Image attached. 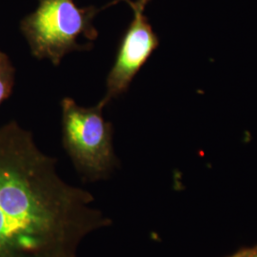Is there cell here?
Listing matches in <instances>:
<instances>
[{"instance_id": "cell-1", "label": "cell", "mask_w": 257, "mask_h": 257, "mask_svg": "<svg viewBox=\"0 0 257 257\" xmlns=\"http://www.w3.org/2000/svg\"><path fill=\"white\" fill-rule=\"evenodd\" d=\"M94 200L59 176L31 132L0 128V257H78L83 240L112 223Z\"/></svg>"}, {"instance_id": "cell-2", "label": "cell", "mask_w": 257, "mask_h": 257, "mask_svg": "<svg viewBox=\"0 0 257 257\" xmlns=\"http://www.w3.org/2000/svg\"><path fill=\"white\" fill-rule=\"evenodd\" d=\"M121 0H113L104 7L80 8L74 0H38L37 9L20 22L31 53L37 59H49L55 66L74 51H89L92 45H80L77 37L84 36L91 42L98 37L92 20L102 10Z\"/></svg>"}, {"instance_id": "cell-3", "label": "cell", "mask_w": 257, "mask_h": 257, "mask_svg": "<svg viewBox=\"0 0 257 257\" xmlns=\"http://www.w3.org/2000/svg\"><path fill=\"white\" fill-rule=\"evenodd\" d=\"M62 142L78 174L89 182L107 179L118 166L112 135L113 128L106 122L98 103L84 108L73 98L61 101Z\"/></svg>"}, {"instance_id": "cell-4", "label": "cell", "mask_w": 257, "mask_h": 257, "mask_svg": "<svg viewBox=\"0 0 257 257\" xmlns=\"http://www.w3.org/2000/svg\"><path fill=\"white\" fill-rule=\"evenodd\" d=\"M121 1L132 8L134 19L121 39L114 64L107 77V92L98 102L102 107L127 92L136 74L159 46V38L145 16V8L151 0Z\"/></svg>"}, {"instance_id": "cell-5", "label": "cell", "mask_w": 257, "mask_h": 257, "mask_svg": "<svg viewBox=\"0 0 257 257\" xmlns=\"http://www.w3.org/2000/svg\"><path fill=\"white\" fill-rule=\"evenodd\" d=\"M16 69L9 56L0 51V104L13 92Z\"/></svg>"}, {"instance_id": "cell-6", "label": "cell", "mask_w": 257, "mask_h": 257, "mask_svg": "<svg viewBox=\"0 0 257 257\" xmlns=\"http://www.w3.org/2000/svg\"><path fill=\"white\" fill-rule=\"evenodd\" d=\"M257 251V245L250 248H241L229 257H251Z\"/></svg>"}, {"instance_id": "cell-7", "label": "cell", "mask_w": 257, "mask_h": 257, "mask_svg": "<svg viewBox=\"0 0 257 257\" xmlns=\"http://www.w3.org/2000/svg\"><path fill=\"white\" fill-rule=\"evenodd\" d=\"M251 257H257V251L256 252H255V253H254V254H253V255H252V256Z\"/></svg>"}]
</instances>
